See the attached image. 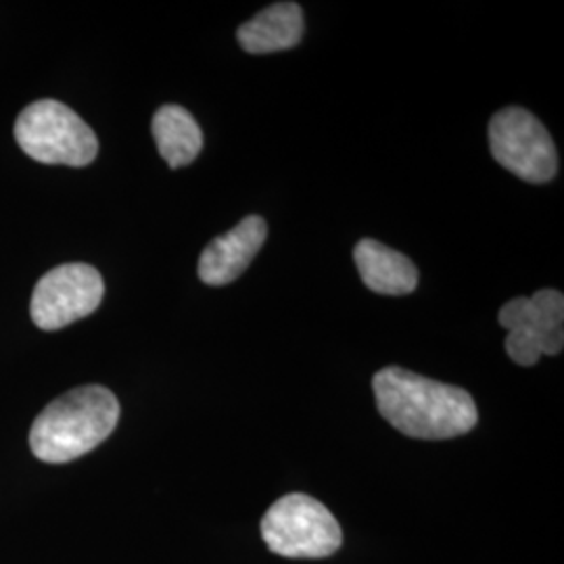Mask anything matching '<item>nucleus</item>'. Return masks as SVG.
I'll return each mask as SVG.
<instances>
[{"label":"nucleus","mask_w":564,"mask_h":564,"mask_svg":"<svg viewBox=\"0 0 564 564\" xmlns=\"http://www.w3.org/2000/svg\"><path fill=\"white\" fill-rule=\"evenodd\" d=\"M372 391L384 421L414 440L460 437L479 421L477 403L468 391L400 366L379 370Z\"/></svg>","instance_id":"nucleus-1"},{"label":"nucleus","mask_w":564,"mask_h":564,"mask_svg":"<svg viewBox=\"0 0 564 564\" xmlns=\"http://www.w3.org/2000/svg\"><path fill=\"white\" fill-rule=\"evenodd\" d=\"M118 421L120 402L107 387H78L42 410L30 429V449L42 463H72L101 445Z\"/></svg>","instance_id":"nucleus-2"},{"label":"nucleus","mask_w":564,"mask_h":564,"mask_svg":"<svg viewBox=\"0 0 564 564\" xmlns=\"http://www.w3.org/2000/svg\"><path fill=\"white\" fill-rule=\"evenodd\" d=\"M15 141L25 155L46 165L84 167L99 153L93 128L74 109L53 99L32 102L21 111Z\"/></svg>","instance_id":"nucleus-3"},{"label":"nucleus","mask_w":564,"mask_h":564,"mask_svg":"<svg viewBox=\"0 0 564 564\" xmlns=\"http://www.w3.org/2000/svg\"><path fill=\"white\" fill-rule=\"evenodd\" d=\"M268 550L284 558H326L343 544L341 527L333 512L305 494L282 496L262 519Z\"/></svg>","instance_id":"nucleus-4"},{"label":"nucleus","mask_w":564,"mask_h":564,"mask_svg":"<svg viewBox=\"0 0 564 564\" xmlns=\"http://www.w3.org/2000/svg\"><path fill=\"white\" fill-rule=\"evenodd\" d=\"M489 147L496 162L521 181H552L558 170L556 147L544 123L523 107H506L489 123Z\"/></svg>","instance_id":"nucleus-5"},{"label":"nucleus","mask_w":564,"mask_h":564,"mask_svg":"<svg viewBox=\"0 0 564 564\" xmlns=\"http://www.w3.org/2000/svg\"><path fill=\"white\" fill-rule=\"evenodd\" d=\"M498 321L508 330L506 354L519 366H533L542 356L563 351L564 297L556 289L506 303Z\"/></svg>","instance_id":"nucleus-6"},{"label":"nucleus","mask_w":564,"mask_h":564,"mask_svg":"<svg viewBox=\"0 0 564 564\" xmlns=\"http://www.w3.org/2000/svg\"><path fill=\"white\" fill-rule=\"evenodd\" d=\"M105 282L88 263H63L34 286L30 316L42 330H59L90 316L102 302Z\"/></svg>","instance_id":"nucleus-7"},{"label":"nucleus","mask_w":564,"mask_h":564,"mask_svg":"<svg viewBox=\"0 0 564 564\" xmlns=\"http://www.w3.org/2000/svg\"><path fill=\"white\" fill-rule=\"evenodd\" d=\"M265 237L268 226L263 218L247 216L232 230H228L223 237H216L203 249L199 279L212 286L237 281L260 253Z\"/></svg>","instance_id":"nucleus-8"},{"label":"nucleus","mask_w":564,"mask_h":564,"mask_svg":"<svg viewBox=\"0 0 564 564\" xmlns=\"http://www.w3.org/2000/svg\"><path fill=\"white\" fill-rule=\"evenodd\" d=\"M354 260L364 284L379 295H408L419 284V270L408 256L375 239H362L354 249Z\"/></svg>","instance_id":"nucleus-9"},{"label":"nucleus","mask_w":564,"mask_h":564,"mask_svg":"<svg viewBox=\"0 0 564 564\" xmlns=\"http://www.w3.org/2000/svg\"><path fill=\"white\" fill-rule=\"evenodd\" d=\"M303 36V13L297 2H276L242 23L237 39L251 55H268L297 46Z\"/></svg>","instance_id":"nucleus-10"},{"label":"nucleus","mask_w":564,"mask_h":564,"mask_svg":"<svg viewBox=\"0 0 564 564\" xmlns=\"http://www.w3.org/2000/svg\"><path fill=\"white\" fill-rule=\"evenodd\" d=\"M153 139L165 163L176 170L195 162L203 149V132L195 118L178 105H163L153 116Z\"/></svg>","instance_id":"nucleus-11"}]
</instances>
